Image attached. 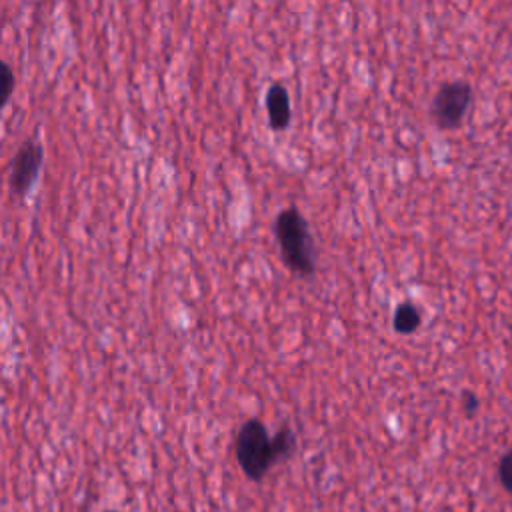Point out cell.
Listing matches in <instances>:
<instances>
[{"instance_id": "cell-8", "label": "cell", "mask_w": 512, "mask_h": 512, "mask_svg": "<svg viewBox=\"0 0 512 512\" xmlns=\"http://www.w3.org/2000/svg\"><path fill=\"white\" fill-rule=\"evenodd\" d=\"M0 68H2V84H4V90H2V104L8 102V98L12 96V90H14V72L10 68L8 62H0Z\"/></svg>"}, {"instance_id": "cell-7", "label": "cell", "mask_w": 512, "mask_h": 512, "mask_svg": "<svg viewBox=\"0 0 512 512\" xmlns=\"http://www.w3.org/2000/svg\"><path fill=\"white\" fill-rule=\"evenodd\" d=\"M498 480L502 488L512 496V448L504 452L498 462Z\"/></svg>"}, {"instance_id": "cell-9", "label": "cell", "mask_w": 512, "mask_h": 512, "mask_svg": "<svg viewBox=\"0 0 512 512\" xmlns=\"http://www.w3.org/2000/svg\"><path fill=\"white\" fill-rule=\"evenodd\" d=\"M462 402H464V410H466L468 414H474V412H476V408H478V398H476V394L464 392V394H462Z\"/></svg>"}, {"instance_id": "cell-5", "label": "cell", "mask_w": 512, "mask_h": 512, "mask_svg": "<svg viewBox=\"0 0 512 512\" xmlns=\"http://www.w3.org/2000/svg\"><path fill=\"white\" fill-rule=\"evenodd\" d=\"M264 106H266L268 124L272 130L282 132L284 128H288V124L292 120V104H290V96H288V90L284 88V84L274 82L268 86Z\"/></svg>"}, {"instance_id": "cell-1", "label": "cell", "mask_w": 512, "mask_h": 512, "mask_svg": "<svg viewBox=\"0 0 512 512\" xmlns=\"http://www.w3.org/2000/svg\"><path fill=\"white\" fill-rule=\"evenodd\" d=\"M274 236L284 266L300 278H310L316 270V244L306 218L294 206L276 216Z\"/></svg>"}, {"instance_id": "cell-10", "label": "cell", "mask_w": 512, "mask_h": 512, "mask_svg": "<svg viewBox=\"0 0 512 512\" xmlns=\"http://www.w3.org/2000/svg\"><path fill=\"white\" fill-rule=\"evenodd\" d=\"M108 512H116V510H108Z\"/></svg>"}, {"instance_id": "cell-6", "label": "cell", "mask_w": 512, "mask_h": 512, "mask_svg": "<svg viewBox=\"0 0 512 512\" xmlns=\"http://www.w3.org/2000/svg\"><path fill=\"white\" fill-rule=\"evenodd\" d=\"M420 324H422V312L414 302L404 300L396 306L394 316H392V326L396 332L412 334Z\"/></svg>"}, {"instance_id": "cell-2", "label": "cell", "mask_w": 512, "mask_h": 512, "mask_svg": "<svg viewBox=\"0 0 512 512\" xmlns=\"http://www.w3.org/2000/svg\"><path fill=\"white\" fill-rule=\"evenodd\" d=\"M234 454L240 470L254 482H260L270 468L278 464L272 436L260 418H248L240 426L234 442Z\"/></svg>"}, {"instance_id": "cell-4", "label": "cell", "mask_w": 512, "mask_h": 512, "mask_svg": "<svg viewBox=\"0 0 512 512\" xmlns=\"http://www.w3.org/2000/svg\"><path fill=\"white\" fill-rule=\"evenodd\" d=\"M44 162V150L42 144L28 138L22 142V146L16 150L10 166L8 176V188L14 196H26L30 186L36 182L40 168Z\"/></svg>"}, {"instance_id": "cell-3", "label": "cell", "mask_w": 512, "mask_h": 512, "mask_svg": "<svg viewBox=\"0 0 512 512\" xmlns=\"http://www.w3.org/2000/svg\"><path fill=\"white\" fill-rule=\"evenodd\" d=\"M472 88L464 80L444 82L430 104V116L442 130H452L462 124V118L470 106Z\"/></svg>"}]
</instances>
